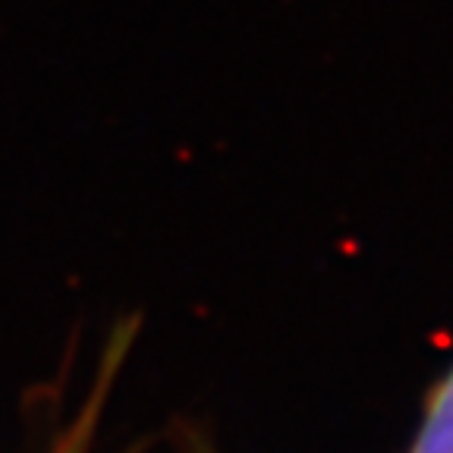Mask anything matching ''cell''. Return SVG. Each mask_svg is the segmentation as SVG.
<instances>
[{"label":"cell","instance_id":"obj_1","mask_svg":"<svg viewBox=\"0 0 453 453\" xmlns=\"http://www.w3.org/2000/svg\"><path fill=\"white\" fill-rule=\"evenodd\" d=\"M410 453H453V365L432 390Z\"/></svg>","mask_w":453,"mask_h":453}]
</instances>
